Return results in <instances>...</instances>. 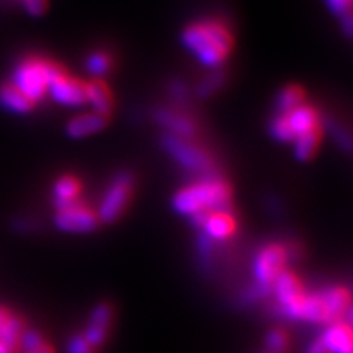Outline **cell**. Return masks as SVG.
<instances>
[{
    "mask_svg": "<svg viewBox=\"0 0 353 353\" xmlns=\"http://www.w3.org/2000/svg\"><path fill=\"white\" fill-rule=\"evenodd\" d=\"M184 48L208 68H216L228 58L233 49V36L223 22L202 19L183 31Z\"/></svg>",
    "mask_w": 353,
    "mask_h": 353,
    "instance_id": "6da1fadb",
    "label": "cell"
},
{
    "mask_svg": "<svg viewBox=\"0 0 353 353\" xmlns=\"http://www.w3.org/2000/svg\"><path fill=\"white\" fill-rule=\"evenodd\" d=\"M231 203L230 185L218 176H205L174 196L172 206L179 214L194 216L215 211H228Z\"/></svg>",
    "mask_w": 353,
    "mask_h": 353,
    "instance_id": "7a4b0ae2",
    "label": "cell"
},
{
    "mask_svg": "<svg viewBox=\"0 0 353 353\" xmlns=\"http://www.w3.org/2000/svg\"><path fill=\"white\" fill-rule=\"evenodd\" d=\"M63 70L53 61L28 58L22 61L14 71L12 84L24 93L32 103L48 94L50 81Z\"/></svg>",
    "mask_w": 353,
    "mask_h": 353,
    "instance_id": "3957f363",
    "label": "cell"
},
{
    "mask_svg": "<svg viewBox=\"0 0 353 353\" xmlns=\"http://www.w3.org/2000/svg\"><path fill=\"white\" fill-rule=\"evenodd\" d=\"M321 127L318 112L309 105H301L289 112H279L271 121V136L283 143H293L306 132Z\"/></svg>",
    "mask_w": 353,
    "mask_h": 353,
    "instance_id": "277c9868",
    "label": "cell"
},
{
    "mask_svg": "<svg viewBox=\"0 0 353 353\" xmlns=\"http://www.w3.org/2000/svg\"><path fill=\"white\" fill-rule=\"evenodd\" d=\"M163 149L168 152L170 157L179 162L181 167L193 172H209L212 168V159L206 152L197 148L187 139L165 134L162 137Z\"/></svg>",
    "mask_w": 353,
    "mask_h": 353,
    "instance_id": "5b68a950",
    "label": "cell"
},
{
    "mask_svg": "<svg viewBox=\"0 0 353 353\" xmlns=\"http://www.w3.org/2000/svg\"><path fill=\"white\" fill-rule=\"evenodd\" d=\"M132 192V176L128 172L118 174L112 183L109 184L108 190L99 206L97 219L103 223H114V221L124 212Z\"/></svg>",
    "mask_w": 353,
    "mask_h": 353,
    "instance_id": "8992f818",
    "label": "cell"
},
{
    "mask_svg": "<svg viewBox=\"0 0 353 353\" xmlns=\"http://www.w3.org/2000/svg\"><path fill=\"white\" fill-rule=\"evenodd\" d=\"M289 261L285 248L281 245H268L265 246L253 263V272L258 280V285L267 292H271V285L279 275L285 271V263Z\"/></svg>",
    "mask_w": 353,
    "mask_h": 353,
    "instance_id": "52a82bcc",
    "label": "cell"
},
{
    "mask_svg": "<svg viewBox=\"0 0 353 353\" xmlns=\"http://www.w3.org/2000/svg\"><path fill=\"white\" fill-rule=\"evenodd\" d=\"M97 215L90 209L81 205L79 201L59 208L57 216H54V224L65 233H90L97 227Z\"/></svg>",
    "mask_w": 353,
    "mask_h": 353,
    "instance_id": "ba28073f",
    "label": "cell"
},
{
    "mask_svg": "<svg viewBox=\"0 0 353 353\" xmlns=\"http://www.w3.org/2000/svg\"><path fill=\"white\" fill-rule=\"evenodd\" d=\"M48 93L62 106H81L85 103V83L68 77L65 71L50 81Z\"/></svg>",
    "mask_w": 353,
    "mask_h": 353,
    "instance_id": "9c48e42d",
    "label": "cell"
},
{
    "mask_svg": "<svg viewBox=\"0 0 353 353\" xmlns=\"http://www.w3.org/2000/svg\"><path fill=\"white\" fill-rule=\"evenodd\" d=\"M271 290L275 294L279 305L285 309L290 305L301 301L305 296L301 280L290 271H283L271 285Z\"/></svg>",
    "mask_w": 353,
    "mask_h": 353,
    "instance_id": "30bf717a",
    "label": "cell"
},
{
    "mask_svg": "<svg viewBox=\"0 0 353 353\" xmlns=\"http://www.w3.org/2000/svg\"><path fill=\"white\" fill-rule=\"evenodd\" d=\"M324 309H325V323H339L341 318L350 311V294L343 287H331L324 292H319Z\"/></svg>",
    "mask_w": 353,
    "mask_h": 353,
    "instance_id": "8fae6325",
    "label": "cell"
},
{
    "mask_svg": "<svg viewBox=\"0 0 353 353\" xmlns=\"http://www.w3.org/2000/svg\"><path fill=\"white\" fill-rule=\"evenodd\" d=\"M157 123L167 130V134L189 139L196 132L194 121L190 117L183 115L180 112H175L172 109H159L157 115H154Z\"/></svg>",
    "mask_w": 353,
    "mask_h": 353,
    "instance_id": "7c38bea8",
    "label": "cell"
},
{
    "mask_svg": "<svg viewBox=\"0 0 353 353\" xmlns=\"http://www.w3.org/2000/svg\"><path fill=\"white\" fill-rule=\"evenodd\" d=\"M201 227L206 237L221 241L234 234L236 221L228 211H215L205 216Z\"/></svg>",
    "mask_w": 353,
    "mask_h": 353,
    "instance_id": "4fadbf2b",
    "label": "cell"
},
{
    "mask_svg": "<svg viewBox=\"0 0 353 353\" xmlns=\"http://www.w3.org/2000/svg\"><path fill=\"white\" fill-rule=\"evenodd\" d=\"M110 318H112V311H110L109 305L101 303L94 307V311L90 318V323H88V325H87L85 336H84L87 343L92 347L103 343V340L108 333V328H109Z\"/></svg>",
    "mask_w": 353,
    "mask_h": 353,
    "instance_id": "5bb4252c",
    "label": "cell"
},
{
    "mask_svg": "<svg viewBox=\"0 0 353 353\" xmlns=\"http://www.w3.org/2000/svg\"><path fill=\"white\" fill-rule=\"evenodd\" d=\"M106 125H108L106 115L88 112L71 119L68 125H66V132H68V136L72 139H83V137L94 134V132H99Z\"/></svg>",
    "mask_w": 353,
    "mask_h": 353,
    "instance_id": "9a60e30c",
    "label": "cell"
},
{
    "mask_svg": "<svg viewBox=\"0 0 353 353\" xmlns=\"http://www.w3.org/2000/svg\"><path fill=\"white\" fill-rule=\"evenodd\" d=\"M323 343L330 353H352V330L349 323H333L324 331Z\"/></svg>",
    "mask_w": 353,
    "mask_h": 353,
    "instance_id": "2e32d148",
    "label": "cell"
},
{
    "mask_svg": "<svg viewBox=\"0 0 353 353\" xmlns=\"http://www.w3.org/2000/svg\"><path fill=\"white\" fill-rule=\"evenodd\" d=\"M85 103L93 108V112L101 115H109L114 106L112 93H110L106 83L94 80L85 84Z\"/></svg>",
    "mask_w": 353,
    "mask_h": 353,
    "instance_id": "e0dca14e",
    "label": "cell"
},
{
    "mask_svg": "<svg viewBox=\"0 0 353 353\" xmlns=\"http://www.w3.org/2000/svg\"><path fill=\"white\" fill-rule=\"evenodd\" d=\"M0 105L15 114H27L34 108V103L12 83L0 87Z\"/></svg>",
    "mask_w": 353,
    "mask_h": 353,
    "instance_id": "ac0fdd59",
    "label": "cell"
},
{
    "mask_svg": "<svg viewBox=\"0 0 353 353\" xmlns=\"http://www.w3.org/2000/svg\"><path fill=\"white\" fill-rule=\"evenodd\" d=\"M24 334V323L22 319L10 315L0 333V353H14L21 343V337Z\"/></svg>",
    "mask_w": 353,
    "mask_h": 353,
    "instance_id": "d6986e66",
    "label": "cell"
},
{
    "mask_svg": "<svg viewBox=\"0 0 353 353\" xmlns=\"http://www.w3.org/2000/svg\"><path fill=\"white\" fill-rule=\"evenodd\" d=\"M80 190H81L80 181L74 179V176L65 175L62 179H59L53 187L54 203H57L58 209L77 202V197H79Z\"/></svg>",
    "mask_w": 353,
    "mask_h": 353,
    "instance_id": "ffe728a7",
    "label": "cell"
},
{
    "mask_svg": "<svg viewBox=\"0 0 353 353\" xmlns=\"http://www.w3.org/2000/svg\"><path fill=\"white\" fill-rule=\"evenodd\" d=\"M321 136H323V128L319 127L316 130L306 132V134L301 136L299 139H296L293 141L296 159L301 162H306L309 159H312V157L318 150L319 141H321Z\"/></svg>",
    "mask_w": 353,
    "mask_h": 353,
    "instance_id": "44dd1931",
    "label": "cell"
},
{
    "mask_svg": "<svg viewBox=\"0 0 353 353\" xmlns=\"http://www.w3.org/2000/svg\"><path fill=\"white\" fill-rule=\"evenodd\" d=\"M305 103V92L299 85H287L277 96L279 112H289V110Z\"/></svg>",
    "mask_w": 353,
    "mask_h": 353,
    "instance_id": "7402d4cb",
    "label": "cell"
},
{
    "mask_svg": "<svg viewBox=\"0 0 353 353\" xmlns=\"http://www.w3.org/2000/svg\"><path fill=\"white\" fill-rule=\"evenodd\" d=\"M85 68L87 71L90 72L92 75L94 77H102L105 75L109 68H110V59L108 54L102 53V52H96V53H92L90 57L87 58V62H85Z\"/></svg>",
    "mask_w": 353,
    "mask_h": 353,
    "instance_id": "603a6c76",
    "label": "cell"
},
{
    "mask_svg": "<svg viewBox=\"0 0 353 353\" xmlns=\"http://www.w3.org/2000/svg\"><path fill=\"white\" fill-rule=\"evenodd\" d=\"M325 3L330 9V12L343 19L345 17L350 15L352 9V0H325Z\"/></svg>",
    "mask_w": 353,
    "mask_h": 353,
    "instance_id": "cb8c5ba5",
    "label": "cell"
},
{
    "mask_svg": "<svg viewBox=\"0 0 353 353\" xmlns=\"http://www.w3.org/2000/svg\"><path fill=\"white\" fill-rule=\"evenodd\" d=\"M287 336L283 333L281 330H272L267 337V345L274 353H280L287 346Z\"/></svg>",
    "mask_w": 353,
    "mask_h": 353,
    "instance_id": "d4e9b609",
    "label": "cell"
},
{
    "mask_svg": "<svg viewBox=\"0 0 353 353\" xmlns=\"http://www.w3.org/2000/svg\"><path fill=\"white\" fill-rule=\"evenodd\" d=\"M21 345L26 347L27 352H30V350H36L41 347L44 343H43L41 336L34 333V331H24V334L21 337Z\"/></svg>",
    "mask_w": 353,
    "mask_h": 353,
    "instance_id": "484cf974",
    "label": "cell"
},
{
    "mask_svg": "<svg viewBox=\"0 0 353 353\" xmlns=\"http://www.w3.org/2000/svg\"><path fill=\"white\" fill-rule=\"evenodd\" d=\"M68 353H93V347L83 336H75L68 345Z\"/></svg>",
    "mask_w": 353,
    "mask_h": 353,
    "instance_id": "4316f807",
    "label": "cell"
},
{
    "mask_svg": "<svg viewBox=\"0 0 353 353\" xmlns=\"http://www.w3.org/2000/svg\"><path fill=\"white\" fill-rule=\"evenodd\" d=\"M24 8L31 15H40L48 9V0H24Z\"/></svg>",
    "mask_w": 353,
    "mask_h": 353,
    "instance_id": "83f0119b",
    "label": "cell"
},
{
    "mask_svg": "<svg viewBox=\"0 0 353 353\" xmlns=\"http://www.w3.org/2000/svg\"><path fill=\"white\" fill-rule=\"evenodd\" d=\"M221 77H215V75H212V77H209V79L201 85V88H199V92H201L202 94H211L215 88L221 84Z\"/></svg>",
    "mask_w": 353,
    "mask_h": 353,
    "instance_id": "f1b7e54d",
    "label": "cell"
},
{
    "mask_svg": "<svg viewBox=\"0 0 353 353\" xmlns=\"http://www.w3.org/2000/svg\"><path fill=\"white\" fill-rule=\"evenodd\" d=\"M199 252H201L202 258L208 259L209 256H211V252H212V240L206 237L205 234L201 236V239H199Z\"/></svg>",
    "mask_w": 353,
    "mask_h": 353,
    "instance_id": "f546056e",
    "label": "cell"
},
{
    "mask_svg": "<svg viewBox=\"0 0 353 353\" xmlns=\"http://www.w3.org/2000/svg\"><path fill=\"white\" fill-rule=\"evenodd\" d=\"M306 353H330V352L325 347V345L323 343V340L319 339V340H315L314 343L307 347Z\"/></svg>",
    "mask_w": 353,
    "mask_h": 353,
    "instance_id": "4dcf8cb0",
    "label": "cell"
},
{
    "mask_svg": "<svg viewBox=\"0 0 353 353\" xmlns=\"http://www.w3.org/2000/svg\"><path fill=\"white\" fill-rule=\"evenodd\" d=\"M10 315H12V314H10L6 307L0 306V333H2V330H3L5 324L8 323V319H9Z\"/></svg>",
    "mask_w": 353,
    "mask_h": 353,
    "instance_id": "1f68e13d",
    "label": "cell"
},
{
    "mask_svg": "<svg viewBox=\"0 0 353 353\" xmlns=\"http://www.w3.org/2000/svg\"><path fill=\"white\" fill-rule=\"evenodd\" d=\"M27 353H53V350H52L49 346L43 345L41 347H39V349H36V350H30V352H27Z\"/></svg>",
    "mask_w": 353,
    "mask_h": 353,
    "instance_id": "d6a6232c",
    "label": "cell"
}]
</instances>
